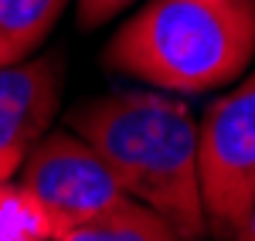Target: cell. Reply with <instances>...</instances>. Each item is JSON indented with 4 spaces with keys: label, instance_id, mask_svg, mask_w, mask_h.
<instances>
[{
    "label": "cell",
    "instance_id": "cell-1",
    "mask_svg": "<svg viewBox=\"0 0 255 241\" xmlns=\"http://www.w3.org/2000/svg\"><path fill=\"white\" fill-rule=\"evenodd\" d=\"M72 133L96 150L123 194L153 207L180 241H204L197 122L160 92H106L68 112Z\"/></svg>",
    "mask_w": 255,
    "mask_h": 241
},
{
    "label": "cell",
    "instance_id": "cell-2",
    "mask_svg": "<svg viewBox=\"0 0 255 241\" xmlns=\"http://www.w3.org/2000/svg\"><path fill=\"white\" fill-rule=\"evenodd\" d=\"M255 58V0H150L106 44L102 61L163 92H211Z\"/></svg>",
    "mask_w": 255,
    "mask_h": 241
},
{
    "label": "cell",
    "instance_id": "cell-3",
    "mask_svg": "<svg viewBox=\"0 0 255 241\" xmlns=\"http://www.w3.org/2000/svg\"><path fill=\"white\" fill-rule=\"evenodd\" d=\"M197 183L208 235L235 241L255 197V72L197 122Z\"/></svg>",
    "mask_w": 255,
    "mask_h": 241
},
{
    "label": "cell",
    "instance_id": "cell-4",
    "mask_svg": "<svg viewBox=\"0 0 255 241\" xmlns=\"http://www.w3.org/2000/svg\"><path fill=\"white\" fill-rule=\"evenodd\" d=\"M17 173L20 187L41 204L55 238L129 197L123 194L102 157L72 129L44 133Z\"/></svg>",
    "mask_w": 255,
    "mask_h": 241
},
{
    "label": "cell",
    "instance_id": "cell-5",
    "mask_svg": "<svg viewBox=\"0 0 255 241\" xmlns=\"http://www.w3.org/2000/svg\"><path fill=\"white\" fill-rule=\"evenodd\" d=\"M65 88V58L41 55L0 68V183L14 180L34 143L51 129Z\"/></svg>",
    "mask_w": 255,
    "mask_h": 241
},
{
    "label": "cell",
    "instance_id": "cell-6",
    "mask_svg": "<svg viewBox=\"0 0 255 241\" xmlns=\"http://www.w3.org/2000/svg\"><path fill=\"white\" fill-rule=\"evenodd\" d=\"M55 241H180V238L153 207H146L136 197H123L109 211L61 231Z\"/></svg>",
    "mask_w": 255,
    "mask_h": 241
},
{
    "label": "cell",
    "instance_id": "cell-7",
    "mask_svg": "<svg viewBox=\"0 0 255 241\" xmlns=\"http://www.w3.org/2000/svg\"><path fill=\"white\" fill-rule=\"evenodd\" d=\"M68 0H0V68L31 58L55 31Z\"/></svg>",
    "mask_w": 255,
    "mask_h": 241
},
{
    "label": "cell",
    "instance_id": "cell-8",
    "mask_svg": "<svg viewBox=\"0 0 255 241\" xmlns=\"http://www.w3.org/2000/svg\"><path fill=\"white\" fill-rule=\"evenodd\" d=\"M0 241H55L41 204L10 180L0 183Z\"/></svg>",
    "mask_w": 255,
    "mask_h": 241
},
{
    "label": "cell",
    "instance_id": "cell-9",
    "mask_svg": "<svg viewBox=\"0 0 255 241\" xmlns=\"http://www.w3.org/2000/svg\"><path fill=\"white\" fill-rule=\"evenodd\" d=\"M133 0H79V27L82 31H96L102 24L119 17Z\"/></svg>",
    "mask_w": 255,
    "mask_h": 241
},
{
    "label": "cell",
    "instance_id": "cell-10",
    "mask_svg": "<svg viewBox=\"0 0 255 241\" xmlns=\"http://www.w3.org/2000/svg\"><path fill=\"white\" fill-rule=\"evenodd\" d=\"M235 241H255V197H252V207H249V214H245V221H242V231H238Z\"/></svg>",
    "mask_w": 255,
    "mask_h": 241
}]
</instances>
